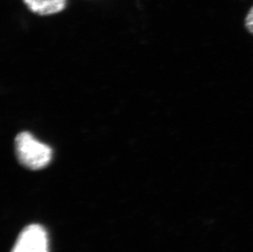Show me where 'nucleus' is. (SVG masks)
I'll use <instances>...</instances> for the list:
<instances>
[{"label":"nucleus","mask_w":253,"mask_h":252,"mask_svg":"<svg viewBox=\"0 0 253 252\" xmlns=\"http://www.w3.org/2000/svg\"><path fill=\"white\" fill-rule=\"evenodd\" d=\"M245 27L249 33L253 36V7L249 10V13L245 18Z\"/></svg>","instance_id":"nucleus-4"},{"label":"nucleus","mask_w":253,"mask_h":252,"mask_svg":"<svg viewBox=\"0 0 253 252\" xmlns=\"http://www.w3.org/2000/svg\"><path fill=\"white\" fill-rule=\"evenodd\" d=\"M31 12L41 16L56 14L64 9L67 0H23Z\"/></svg>","instance_id":"nucleus-3"},{"label":"nucleus","mask_w":253,"mask_h":252,"mask_svg":"<svg viewBox=\"0 0 253 252\" xmlns=\"http://www.w3.org/2000/svg\"><path fill=\"white\" fill-rule=\"evenodd\" d=\"M14 145L18 162L27 169H43L52 161V148L37 140L29 132L18 133L15 138Z\"/></svg>","instance_id":"nucleus-1"},{"label":"nucleus","mask_w":253,"mask_h":252,"mask_svg":"<svg viewBox=\"0 0 253 252\" xmlns=\"http://www.w3.org/2000/svg\"><path fill=\"white\" fill-rule=\"evenodd\" d=\"M48 236L39 224H31L20 233L12 252H48Z\"/></svg>","instance_id":"nucleus-2"}]
</instances>
